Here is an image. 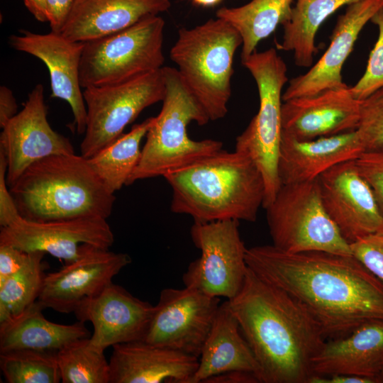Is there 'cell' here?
I'll list each match as a JSON object with an SVG mask.
<instances>
[{
	"label": "cell",
	"mask_w": 383,
	"mask_h": 383,
	"mask_svg": "<svg viewBox=\"0 0 383 383\" xmlns=\"http://www.w3.org/2000/svg\"><path fill=\"white\" fill-rule=\"evenodd\" d=\"M154 118L150 117L134 125L128 133L87 159L94 171L112 192L126 185L138 165L141 155L140 143Z\"/></svg>",
	"instance_id": "obj_29"
},
{
	"label": "cell",
	"mask_w": 383,
	"mask_h": 383,
	"mask_svg": "<svg viewBox=\"0 0 383 383\" xmlns=\"http://www.w3.org/2000/svg\"><path fill=\"white\" fill-rule=\"evenodd\" d=\"M47 22L52 31L60 32L76 0H45Z\"/></svg>",
	"instance_id": "obj_39"
},
{
	"label": "cell",
	"mask_w": 383,
	"mask_h": 383,
	"mask_svg": "<svg viewBox=\"0 0 383 383\" xmlns=\"http://www.w3.org/2000/svg\"><path fill=\"white\" fill-rule=\"evenodd\" d=\"M352 255L383 282V231L350 244Z\"/></svg>",
	"instance_id": "obj_36"
},
{
	"label": "cell",
	"mask_w": 383,
	"mask_h": 383,
	"mask_svg": "<svg viewBox=\"0 0 383 383\" xmlns=\"http://www.w3.org/2000/svg\"><path fill=\"white\" fill-rule=\"evenodd\" d=\"M17 104L11 90L6 86L0 87V127L11 119L17 112Z\"/></svg>",
	"instance_id": "obj_40"
},
{
	"label": "cell",
	"mask_w": 383,
	"mask_h": 383,
	"mask_svg": "<svg viewBox=\"0 0 383 383\" xmlns=\"http://www.w3.org/2000/svg\"><path fill=\"white\" fill-rule=\"evenodd\" d=\"M7 162L0 151V225L1 228L11 224L20 217L16 204L6 182Z\"/></svg>",
	"instance_id": "obj_37"
},
{
	"label": "cell",
	"mask_w": 383,
	"mask_h": 383,
	"mask_svg": "<svg viewBox=\"0 0 383 383\" xmlns=\"http://www.w3.org/2000/svg\"><path fill=\"white\" fill-rule=\"evenodd\" d=\"M62 383H110V366L104 350L82 338L57 352Z\"/></svg>",
	"instance_id": "obj_30"
},
{
	"label": "cell",
	"mask_w": 383,
	"mask_h": 383,
	"mask_svg": "<svg viewBox=\"0 0 383 383\" xmlns=\"http://www.w3.org/2000/svg\"><path fill=\"white\" fill-rule=\"evenodd\" d=\"M242 43L239 33L219 18L177 32L170 58L210 121L223 118L228 113L234 55Z\"/></svg>",
	"instance_id": "obj_6"
},
{
	"label": "cell",
	"mask_w": 383,
	"mask_h": 383,
	"mask_svg": "<svg viewBox=\"0 0 383 383\" xmlns=\"http://www.w3.org/2000/svg\"><path fill=\"white\" fill-rule=\"evenodd\" d=\"M131 262L129 255L82 244L79 257L60 270L45 274L38 301L45 308L62 313H74L85 298L111 284Z\"/></svg>",
	"instance_id": "obj_16"
},
{
	"label": "cell",
	"mask_w": 383,
	"mask_h": 383,
	"mask_svg": "<svg viewBox=\"0 0 383 383\" xmlns=\"http://www.w3.org/2000/svg\"><path fill=\"white\" fill-rule=\"evenodd\" d=\"M33 252L8 245H0V284L23 267Z\"/></svg>",
	"instance_id": "obj_38"
},
{
	"label": "cell",
	"mask_w": 383,
	"mask_h": 383,
	"mask_svg": "<svg viewBox=\"0 0 383 383\" xmlns=\"http://www.w3.org/2000/svg\"><path fill=\"white\" fill-rule=\"evenodd\" d=\"M382 6L383 0H360L347 6L345 13L338 17L326 52L307 72L289 80L282 101L346 85L341 74L344 62L363 28Z\"/></svg>",
	"instance_id": "obj_20"
},
{
	"label": "cell",
	"mask_w": 383,
	"mask_h": 383,
	"mask_svg": "<svg viewBox=\"0 0 383 383\" xmlns=\"http://www.w3.org/2000/svg\"><path fill=\"white\" fill-rule=\"evenodd\" d=\"M273 245L287 252L352 255L350 244L327 213L316 179L283 184L266 208Z\"/></svg>",
	"instance_id": "obj_9"
},
{
	"label": "cell",
	"mask_w": 383,
	"mask_h": 383,
	"mask_svg": "<svg viewBox=\"0 0 383 383\" xmlns=\"http://www.w3.org/2000/svg\"><path fill=\"white\" fill-rule=\"evenodd\" d=\"M47 116L44 88L38 84L22 110L2 128L0 151L7 162L9 188L33 162L53 155L74 153L70 139L52 128Z\"/></svg>",
	"instance_id": "obj_13"
},
{
	"label": "cell",
	"mask_w": 383,
	"mask_h": 383,
	"mask_svg": "<svg viewBox=\"0 0 383 383\" xmlns=\"http://www.w3.org/2000/svg\"><path fill=\"white\" fill-rule=\"evenodd\" d=\"M357 132L365 150L383 147V87L361 101Z\"/></svg>",
	"instance_id": "obj_34"
},
{
	"label": "cell",
	"mask_w": 383,
	"mask_h": 383,
	"mask_svg": "<svg viewBox=\"0 0 383 383\" xmlns=\"http://www.w3.org/2000/svg\"><path fill=\"white\" fill-rule=\"evenodd\" d=\"M9 38L11 47L40 60L48 67L51 97L67 101L78 134L84 133L87 107L80 83V62L84 43L67 38L60 32L40 34L21 30Z\"/></svg>",
	"instance_id": "obj_18"
},
{
	"label": "cell",
	"mask_w": 383,
	"mask_h": 383,
	"mask_svg": "<svg viewBox=\"0 0 383 383\" xmlns=\"http://www.w3.org/2000/svg\"><path fill=\"white\" fill-rule=\"evenodd\" d=\"M245 261L259 277L299 301L326 340L383 319V282L353 255L287 252L267 245L247 248Z\"/></svg>",
	"instance_id": "obj_1"
},
{
	"label": "cell",
	"mask_w": 383,
	"mask_h": 383,
	"mask_svg": "<svg viewBox=\"0 0 383 383\" xmlns=\"http://www.w3.org/2000/svg\"><path fill=\"white\" fill-rule=\"evenodd\" d=\"M37 300L23 313L0 324V353L34 350L57 353L75 340L90 337L84 323L60 324L48 320Z\"/></svg>",
	"instance_id": "obj_26"
},
{
	"label": "cell",
	"mask_w": 383,
	"mask_h": 383,
	"mask_svg": "<svg viewBox=\"0 0 383 383\" xmlns=\"http://www.w3.org/2000/svg\"><path fill=\"white\" fill-rule=\"evenodd\" d=\"M170 6V0H76L60 33L85 43L124 30Z\"/></svg>",
	"instance_id": "obj_23"
},
{
	"label": "cell",
	"mask_w": 383,
	"mask_h": 383,
	"mask_svg": "<svg viewBox=\"0 0 383 383\" xmlns=\"http://www.w3.org/2000/svg\"><path fill=\"white\" fill-rule=\"evenodd\" d=\"M206 383H258L256 375L243 371H230L206 379Z\"/></svg>",
	"instance_id": "obj_42"
},
{
	"label": "cell",
	"mask_w": 383,
	"mask_h": 383,
	"mask_svg": "<svg viewBox=\"0 0 383 383\" xmlns=\"http://www.w3.org/2000/svg\"><path fill=\"white\" fill-rule=\"evenodd\" d=\"M0 367L8 383L61 382L55 352L16 350L0 353Z\"/></svg>",
	"instance_id": "obj_32"
},
{
	"label": "cell",
	"mask_w": 383,
	"mask_h": 383,
	"mask_svg": "<svg viewBox=\"0 0 383 383\" xmlns=\"http://www.w3.org/2000/svg\"><path fill=\"white\" fill-rule=\"evenodd\" d=\"M189 1L196 6H199L202 7H211V6H214L218 4L223 0H189Z\"/></svg>",
	"instance_id": "obj_44"
},
{
	"label": "cell",
	"mask_w": 383,
	"mask_h": 383,
	"mask_svg": "<svg viewBox=\"0 0 383 383\" xmlns=\"http://www.w3.org/2000/svg\"><path fill=\"white\" fill-rule=\"evenodd\" d=\"M110 383H190L199 357L143 340L115 345Z\"/></svg>",
	"instance_id": "obj_21"
},
{
	"label": "cell",
	"mask_w": 383,
	"mask_h": 383,
	"mask_svg": "<svg viewBox=\"0 0 383 383\" xmlns=\"http://www.w3.org/2000/svg\"><path fill=\"white\" fill-rule=\"evenodd\" d=\"M317 181L327 213L349 244L383 231V214L354 160L333 166Z\"/></svg>",
	"instance_id": "obj_14"
},
{
	"label": "cell",
	"mask_w": 383,
	"mask_h": 383,
	"mask_svg": "<svg viewBox=\"0 0 383 383\" xmlns=\"http://www.w3.org/2000/svg\"><path fill=\"white\" fill-rule=\"evenodd\" d=\"M239 221L194 222L190 234L201 251L182 277L184 287L214 297L231 299L240 291L248 265L247 248L239 233Z\"/></svg>",
	"instance_id": "obj_11"
},
{
	"label": "cell",
	"mask_w": 383,
	"mask_h": 383,
	"mask_svg": "<svg viewBox=\"0 0 383 383\" xmlns=\"http://www.w3.org/2000/svg\"><path fill=\"white\" fill-rule=\"evenodd\" d=\"M154 310L155 306L111 282L83 299L74 313L78 321L92 324L90 341L105 350L115 345L143 340Z\"/></svg>",
	"instance_id": "obj_17"
},
{
	"label": "cell",
	"mask_w": 383,
	"mask_h": 383,
	"mask_svg": "<svg viewBox=\"0 0 383 383\" xmlns=\"http://www.w3.org/2000/svg\"><path fill=\"white\" fill-rule=\"evenodd\" d=\"M162 70L165 86L162 106L146 133L140 160L126 186L138 180L164 177L222 149L219 140H194L189 137L190 123L204 126L210 120L182 82L177 68L163 67Z\"/></svg>",
	"instance_id": "obj_5"
},
{
	"label": "cell",
	"mask_w": 383,
	"mask_h": 383,
	"mask_svg": "<svg viewBox=\"0 0 383 383\" xmlns=\"http://www.w3.org/2000/svg\"><path fill=\"white\" fill-rule=\"evenodd\" d=\"M162 68L126 82L83 89L87 122L82 156L88 159L111 144L145 109L162 101Z\"/></svg>",
	"instance_id": "obj_10"
},
{
	"label": "cell",
	"mask_w": 383,
	"mask_h": 383,
	"mask_svg": "<svg viewBox=\"0 0 383 383\" xmlns=\"http://www.w3.org/2000/svg\"><path fill=\"white\" fill-rule=\"evenodd\" d=\"M32 252L23 267L0 284V324L23 313L39 297L46 274L45 253Z\"/></svg>",
	"instance_id": "obj_31"
},
{
	"label": "cell",
	"mask_w": 383,
	"mask_h": 383,
	"mask_svg": "<svg viewBox=\"0 0 383 383\" xmlns=\"http://www.w3.org/2000/svg\"><path fill=\"white\" fill-rule=\"evenodd\" d=\"M354 162L370 186L383 214V147L363 151Z\"/></svg>",
	"instance_id": "obj_35"
},
{
	"label": "cell",
	"mask_w": 383,
	"mask_h": 383,
	"mask_svg": "<svg viewBox=\"0 0 383 383\" xmlns=\"http://www.w3.org/2000/svg\"><path fill=\"white\" fill-rule=\"evenodd\" d=\"M360 0H296L289 20L284 23L277 48L292 51L296 66L309 67L318 52L316 33L323 22L344 6Z\"/></svg>",
	"instance_id": "obj_27"
},
{
	"label": "cell",
	"mask_w": 383,
	"mask_h": 383,
	"mask_svg": "<svg viewBox=\"0 0 383 383\" xmlns=\"http://www.w3.org/2000/svg\"><path fill=\"white\" fill-rule=\"evenodd\" d=\"M310 383H382L377 378L353 374L314 375Z\"/></svg>",
	"instance_id": "obj_41"
},
{
	"label": "cell",
	"mask_w": 383,
	"mask_h": 383,
	"mask_svg": "<svg viewBox=\"0 0 383 383\" xmlns=\"http://www.w3.org/2000/svg\"><path fill=\"white\" fill-rule=\"evenodd\" d=\"M9 189L20 216L34 221L107 219L116 201L88 160L74 153L33 162Z\"/></svg>",
	"instance_id": "obj_4"
},
{
	"label": "cell",
	"mask_w": 383,
	"mask_h": 383,
	"mask_svg": "<svg viewBox=\"0 0 383 383\" xmlns=\"http://www.w3.org/2000/svg\"><path fill=\"white\" fill-rule=\"evenodd\" d=\"M165 21L148 16L134 25L84 43L80 62L83 89L126 82L163 67Z\"/></svg>",
	"instance_id": "obj_8"
},
{
	"label": "cell",
	"mask_w": 383,
	"mask_h": 383,
	"mask_svg": "<svg viewBox=\"0 0 383 383\" xmlns=\"http://www.w3.org/2000/svg\"><path fill=\"white\" fill-rule=\"evenodd\" d=\"M383 364V319L367 322L350 334L327 340L313 360L315 375L353 374L377 378Z\"/></svg>",
	"instance_id": "obj_24"
},
{
	"label": "cell",
	"mask_w": 383,
	"mask_h": 383,
	"mask_svg": "<svg viewBox=\"0 0 383 383\" xmlns=\"http://www.w3.org/2000/svg\"><path fill=\"white\" fill-rule=\"evenodd\" d=\"M113 241L109 224L101 218L34 221L20 216L0 232V245L43 252L66 263L79 257L82 244L109 250Z\"/></svg>",
	"instance_id": "obj_15"
},
{
	"label": "cell",
	"mask_w": 383,
	"mask_h": 383,
	"mask_svg": "<svg viewBox=\"0 0 383 383\" xmlns=\"http://www.w3.org/2000/svg\"><path fill=\"white\" fill-rule=\"evenodd\" d=\"M293 1L251 0L240 6L222 7L216 11V17L228 22L242 38L241 62L256 50L261 40L289 20Z\"/></svg>",
	"instance_id": "obj_28"
},
{
	"label": "cell",
	"mask_w": 383,
	"mask_h": 383,
	"mask_svg": "<svg viewBox=\"0 0 383 383\" xmlns=\"http://www.w3.org/2000/svg\"><path fill=\"white\" fill-rule=\"evenodd\" d=\"M242 65L257 84L259 109L237 138L235 150L248 155L260 171L265 182L266 208L274 200L282 184L278 161L282 140V89L288 81L287 65L274 48L256 50Z\"/></svg>",
	"instance_id": "obj_7"
},
{
	"label": "cell",
	"mask_w": 383,
	"mask_h": 383,
	"mask_svg": "<svg viewBox=\"0 0 383 383\" xmlns=\"http://www.w3.org/2000/svg\"><path fill=\"white\" fill-rule=\"evenodd\" d=\"M220 305L191 287L164 289L143 341L199 357Z\"/></svg>",
	"instance_id": "obj_12"
},
{
	"label": "cell",
	"mask_w": 383,
	"mask_h": 383,
	"mask_svg": "<svg viewBox=\"0 0 383 383\" xmlns=\"http://www.w3.org/2000/svg\"><path fill=\"white\" fill-rule=\"evenodd\" d=\"M361 101L346 84L315 95L284 101L282 133L299 140L332 136L357 130Z\"/></svg>",
	"instance_id": "obj_19"
},
{
	"label": "cell",
	"mask_w": 383,
	"mask_h": 383,
	"mask_svg": "<svg viewBox=\"0 0 383 383\" xmlns=\"http://www.w3.org/2000/svg\"><path fill=\"white\" fill-rule=\"evenodd\" d=\"M23 3L37 21L47 22L45 0H23Z\"/></svg>",
	"instance_id": "obj_43"
},
{
	"label": "cell",
	"mask_w": 383,
	"mask_h": 383,
	"mask_svg": "<svg viewBox=\"0 0 383 383\" xmlns=\"http://www.w3.org/2000/svg\"><path fill=\"white\" fill-rule=\"evenodd\" d=\"M230 371L252 372L258 379V364L226 301L218 308L190 383Z\"/></svg>",
	"instance_id": "obj_25"
},
{
	"label": "cell",
	"mask_w": 383,
	"mask_h": 383,
	"mask_svg": "<svg viewBox=\"0 0 383 383\" xmlns=\"http://www.w3.org/2000/svg\"><path fill=\"white\" fill-rule=\"evenodd\" d=\"M380 374H381L382 377L383 378V364H382V369H381Z\"/></svg>",
	"instance_id": "obj_45"
},
{
	"label": "cell",
	"mask_w": 383,
	"mask_h": 383,
	"mask_svg": "<svg viewBox=\"0 0 383 383\" xmlns=\"http://www.w3.org/2000/svg\"><path fill=\"white\" fill-rule=\"evenodd\" d=\"M226 302L258 364L260 383H310L327 340L299 301L248 267L240 291Z\"/></svg>",
	"instance_id": "obj_2"
},
{
	"label": "cell",
	"mask_w": 383,
	"mask_h": 383,
	"mask_svg": "<svg viewBox=\"0 0 383 383\" xmlns=\"http://www.w3.org/2000/svg\"><path fill=\"white\" fill-rule=\"evenodd\" d=\"M172 189L170 209L194 222H254L265 198L262 175L245 153L218 150L163 177Z\"/></svg>",
	"instance_id": "obj_3"
},
{
	"label": "cell",
	"mask_w": 383,
	"mask_h": 383,
	"mask_svg": "<svg viewBox=\"0 0 383 383\" xmlns=\"http://www.w3.org/2000/svg\"><path fill=\"white\" fill-rule=\"evenodd\" d=\"M363 151L357 130L307 140L282 133L278 161L281 184L316 179L333 166L355 160Z\"/></svg>",
	"instance_id": "obj_22"
},
{
	"label": "cell",
	"mask_w": 383,
	"mask_h": 383,
	"mask_svg": "<svg viewBox=\"0 0 383 383\" xmlns=\"http://www.w3.org/2000/svg\"><path fill=\"white\" fill-rule=\"evenodd\" d=\"M378 28V36L371 50L365 71L355 85L350 87L354 98L362 101L383 87V6L370 21Z\"/></svg>",
	"instance_id": "obj_33"
}]
</instances>
